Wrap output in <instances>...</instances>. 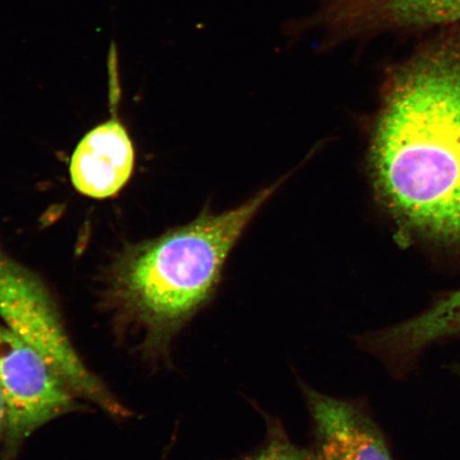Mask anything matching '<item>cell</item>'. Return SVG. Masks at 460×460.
Segmentation results:
<instances>
[{
    "instance_id": "6da1fadb",
    "label": "cell",
    "mask_w": 460,
    "mask_h": 460,
    "mask_svg": "<svg viewBox=\"0 0 460 460\" xmlns=\"http://www.w3.org/2000/svg\"><path fill=\"white\" fill-rule=\"evenodd\" d=\"M373 170L406 221L460 237V41H447L396 75L374 135Z\"/></svg>"
},
{
    "instance_id": "7a4b0ae2",
    "label": "cell",
    "mask_w": 460,
    "mask_h": 460,
    "mask_svg": "<svg viewBox=\"0 0 460 460\" xmlns=\"http://www.w3.org/2000/svg\"><path fill=\"white\" fill-rule=\"evenodd\" d=\"M278 186L129 247L115 262L106 304L118 331L139 338L146 358H168L172 338L210 300L229 252Z\"/></svg>"
},
{
    "instance_id": "3957f363",
    "label": "cell",
    "mask_w": 460,
    "mask_h": 460,
    "mask_svg": "<svg viewBox=\"0 0 460 460\" xmlns=\"http://www.w3.org/2000/svg\"><path fill=\"white\" fill-rule=\"evenodd\" d=\"M0 384L4 405L2 460H14L34 431L76 410L78 396L44 356L0 324Z\"/></svg>"
},
{
    "instance_id": "277c9868",
    "label": "cell",
    "mask_w": 460,
    "mask_h": 460,
    "mask_svg": "<svg viewBox=\"0 0 460 460\" xmlns=\"http://www.w3.org/2000/svg\"><path fill=\"white\" fill-rule=\"evenodd\" d=\"M319 460H394L382 431L358 402L303 386Z\"/></svg>"
},
{
    "instance_id": "5b68a950",
    "label": "cell",
    "mask_w": 460,
    "mask_h": 460,
    "mask_svg": "<svg viewBox=\"0 0 460 460\" xmlns=\"http://www.w3.org/2000/svg\"><path fill=\"white\" fill-rule=\"evenodd\" d=\"M134 144L118 119L106 120L90 130L72 155L73 186L85 197L112 198L130 180L135 168Z\"/></svg>"
},
{
    "instance_id": "8992f818",
    "label": "cell",
    "mask_w": 460,
    "mask_h": 460,
    "mask_svg": "<svg viewBox=\"0 0 460 460\" xmlns=\"http://www.w3.org/2000/svg\"><path fill=\"white\" fill-rule=\"evenodd\" d=\"M451 337H460V290L410 320L370 333L367 343L373 354L401 367L431 343Z\"/></svg>"
},
{
    "instance_id": "52a82bcc",
    "label": "cell",
    "mask_w": 460,
    "mask_h": 460,
    "mask_svg": "<svg viewBox=\"0 0 460 460\" xmlns=\"http://www.w3.org/2000/svg\"><path fill=\"white\" fill-rule=\"evenodd\" d=\"M268 433L263 445L243 457L233 460H319L314 450L293 444L283 427L268 418Z\"/></svg>"
},
{
    "instance_id": "ba28073f",
    "label": "cell",
    "mask_w": 460,
    "mask_h": 460,
    "mask_svg": "<svg viewBox=\"0 0 460 460\" xmlns=\"http://www.w3.org/2000/svg\"><path fill=\"white\" fill-rule=\"evenodd\" d=\"M4 430V405L2 384H0V444H2Z\"/></svg>"
}]
</instances>
